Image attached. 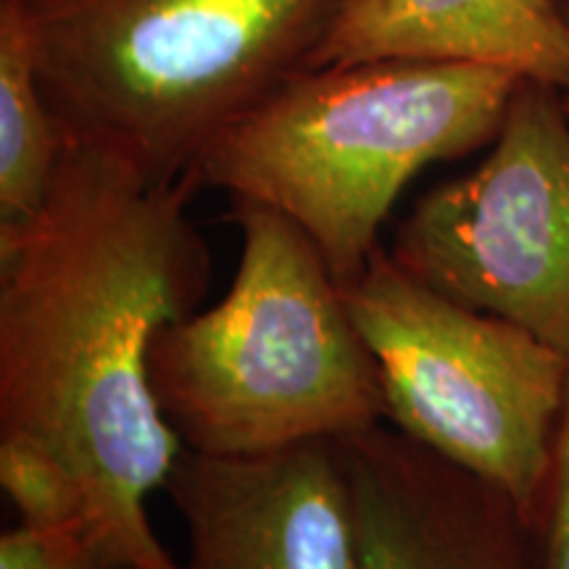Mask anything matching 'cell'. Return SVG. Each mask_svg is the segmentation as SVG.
Here are the masks:
<instances>
[{
	"label": "cell",
	"mask_w": 569,
	"mask_h": 569,
	"mask_svg": "<svg viewBox=\"0 0 569 569\" xmlns=\"http://www.w3.org/2000/svg\"><path fill=\"white\" fill-rule=\"evenodd\" d=\"M11 3L69 138L172 184L227 124L311 67L348 0Z\"/></svg>",
	"instance_id": "3"
},
{
	"label": "cell",
	"mask_w": 569,
	"mask_h": 569,
	"mask_svg": "<svg viewBox=\"0 0 569 569\" xmlns=\"http://www.w3.org/2000/svg\"><path fill=\"white\" fill-rule=\"evenodd\" d=\"M396 264L569 359V111L522 80L488 156L398 224Z\"/></svg>",
	"instance_id": "6"
},
{
	"label": "cell",
	"mask_w": 569,
	"mask_h": 569,
	"mask_svg": "<svg viewBox=\"0 0 569 569\" xmlns=\"http://www.w3.org/2000/svg\"><path fill=\"white\" fill-rule=\"evenodd\" d=\"M163 490L188 530L182 569L359 567L340 440L238 459L184 448Z\"/></svg>",
	"instance_id": "7"
},
{
	"label": "cell",
	"mask_w": 569,
	"mask_h": 569,
	"mask_svg": "<svg viewBox=\"0 0 569 569\" xmlns=\"http://www.w3.org/2000/svg\"><path fill=\"white\" fill-rule=\"evenodd\" d=\"M559 3V9H561V13H565V17L569 19V0H557Z\"/></svg>",
	"instance_id": "14"
},
{
	"label": "cell",
	"mask_w": 569,
	"mask_h": 569,
	"mask_svg": "<svg viewBox=\"0 0 569 569\" xmlns=\"http://www.w3.org/2000/svg\"><path fill=\"white\" fill-rule=\"evenodd\" d=\"M0 486L19 511L21 525L92 532L90 501L82 482L48 448L19 436H0Z\"/></svg>",
	"instance_id": "11"
},
{
	"label": "cell",
	"mask_w": 569,
	"mask_h": 569,
	"mask_svg": "<svg viewBox=\"0 0 569 569\" xmlns=\"http://www.w3.org/2000/svg\"><path fill=\"white\" fill-rule=\"evenodd\" d=\"M540 569H569V388L553 438L551 478L536 528Z\"/></svg>",
	"instance_id": "13"
},
{
	"label": "cell",
	"mask_w": 569,
	"mask_h": 569,
	"mask_svg": "<svg viewBox=\"0 0 569 569\" xmlns=\"http://www.w3.org/2000/svg\"><path fill=\"white\" fill-rule=\"evenodd\" d=\"M69 142L42 90L24 19L11 0H0V234L42 211Z\"/></svg>",
	"instance_id": "10"
},
{
	"label": "cell",
	"mask_w": 569,
	"mask_h": 569,
	"mask_svg": "<svg viewBox=\"0 0 569 569\" xmlns=\"http://www.w3.org/2000/svg\"><path fill=\"white\" fill-rule=\"evenodd\" d=\"M519 82L507 69L393 59L301 69L227 124L188 180L288 217L346 288L403 188L488 148Z\"/></svg>",
	"instance_id": "2"
},
{
	"label": "cell",
	"mask_w": 569,
	"mask_h": 569,
	"mask_svg": "<svg viewBox=\"0 0 569 569\" xmlns=\"http://www.w3.org/2000/svg\"><path fill=\"white\" fill-rule=\"evenodd\" d=\"M0 569H138L113 553L90 530H38L30 525L3 530Z\"/></svg>",
	"instance_id": "12"
},
{
	"label": "cell",
	"mask_w": 569,
	"mask_h": 569,
	"mask_svg": "<svg viewBox=\"0 0 569 569\" xmlns=\"http://www.w3.org/2000/svg\"><path fill=\"white\" fill-rule=\"evenodd\" d=\"M193 193L188 177L146 182L71 140L42 211L0 234V436L56 453L88 493L96 538L138 569H182L148 519L184 451L148 351L209 288Z\"/></svg>",
	"instance_id": "1"
},
{
	"label": "cell",
	"mask_w": 569,
	"mask_h": 569,
	"mask_svg": "<svg viewBox=\"0 0 569 569\" xmlns=\"http://www.w3.org/2000/svg\"><path fill=\"white\" fill-rule=\"evenodd\" d=\"M356 569H540L536 532L501 488L390 425L343 438Z\"/></svg>",
	"instance_id": "8"
},
{
	"label": "cell",
	"mask_w": 569,
	"mask_h": 569,
	"mask_svg": "<svg viewBox=\"0 0 569 569\" xmlns=\"http://www.w3.org/2000/svg\"><path fill=\"white\" fill-rule=\"evenodd\" d=\"M240 256L227 293L167 325L148 351L163 419L188 451L261 457L386 422L380 372L315 240L232 201Z\"/></svg>",
	"instance_id": "4"
},
{
	"label": "cell",
	"mask_w": 569,
	"mask_h": 569,
	"mask_svg": "<svg viewBox=\"0 0 569 569\" xmlns=\"http://www.w3.org/2000/svg\"><path fill=\"white\" fill-rule=\"evenodd\" d=\"M346 303L377 361L386 425L501 488L536 532L567 356L417 280L382 246L346 284Z\"/></svg>",
	"instance_id": "5"
},
{
	"label": "cell",
	"mask_w": 569,
	"mask_h": 569,
	"mask_svg": "<svg viewBox=\"0 0 569 569\" xmlns=\"http://www.w3.org/2000/svg\"><path fill=\"white\" fill-rule=\"evenodd\" d=\"M465 63L569 96V19L557 0H348L311 67Z\"/></svg>",
	"instance_id": "9"
},
{
	"label": "cell",
	"mask_w": 569,
	"mask_h": 569,
	"mask_svg": "<svg viewBox=\"0 0 569 569\" xmlns=\"http://www.w3.org/2000/svg\"><path fill=\"white\" fill-rule=\"evenodd\" d=\"M561 98H565V106H567V111H569V96H561Z\"/></svg>",
	"instance_id": "15"
}]
</instances>
